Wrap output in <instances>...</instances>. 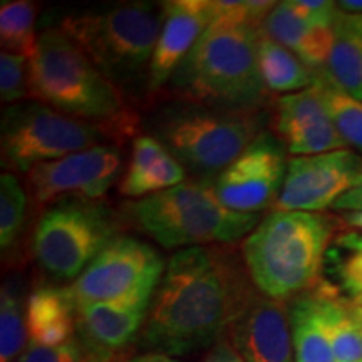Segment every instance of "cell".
Segmentation results:
<instances>
[{"instance_id":"cell-1","label":"cell","mask_w":362,"mask_h":362,"mask_svg":"<svg viewBox=\"0 0 362 362\" xmlns=\"http://www.w3.org/2000/svg\"><path fill=\"white\" fill-rule=\"evenodd\" d=\"M257 293L242 252L232 245L178 250L149 305L139 346L168 356L211 349Z\"/></svg>"},{"instance_id":"cell-2","label":"cell","mask_w":362,"mask_h":362,"mask_svg":"<svg viewBox=\"0 0 362 362\" xmlns=\"http://www.w3.org/2000/svg\"><path fill=\"white\" fill-rule=\"evenodd\" d=\"M275 6L269 0H218V17L171 78L181 103L223 111H265L270 90L260 74L259 39Z\"/></svg>"},{"instance_id":"cell-3","label":"cell","mask_w":362,"mask_h":362,"mask_svg":"<svg viewBox=\"0 0 362 362\" xmlns=\"http://www.w3.org/2000/svg\"><path fill=\"white\" fill-rule=\"evenodd\" d=\"M29 99L98 124L110 141L131 138L141 124L123 90L61 29L42 30L39 35L29 61Z\"/></svg>"},{"instance_id":"cell-4","label":"cell","mask_w":362,"mask_h":362,"mask_svg":"<svg viewBox=\"0 0 362 362\" xmlns=\"http://www.w3.org/2000/svg\"><path fill=\"white\" fill-rule=\"evenodd\" d=\"M339 221L325 214L284 210L262 218L240 248L259 292L287 302L317 287Z\"/></svg>"},{"instance_id":"cell-5","label":"cell","mask_w":362,"mask_h":362,"mask_svg":"<svg viewBox=\"0 0 362 362\" xmlns=\"http://www.w3.org/2000/svg\"><path fill=\"white\" fill-rule=\"evenodd\" d=\"M131 220L165 248L233 245L262 221L260 215L230 210L214 183L188 178L178 187L129 205Z\"/></svg>"},{"instance_id":"cell-6","label":"cell","mask_w":362,"mask_h":362,"mask_svg":"<svg viewBox=\"0 0 362 362\" xmlns=\"http://www.w3.org/2000/svg\"><path fill=\"white\" fill-rule=\"evenodd\" d=\"M163 27V2H123L66 16L59 29L117 88L149 74Z\"/></svg>"},{"instance_id":"cell-7","label":"cell","mask_w":362,"mask_h":362,"mask_svg":"<svg viewBox=\"0 0 362 362\" xmlns=\"http://www.w3.org/2000/svg\"><path fill=\"white\" fill-rule=\"evenodd\" d=\"M267 111H223L181 103L156 115L155 138L193 178L211 181L265 131Z\"/></svg>"},{"instance_id":"cell-8","label":"cell","mask_w":362,"mask_h":362,"mask_svg":"<svg viewBox=\"0 0 362 362\" xmlns=\"http://www.w3.org/2000/svg\"><path fill=\"white\" fill-rule=\"evenodd\" d=\"M119 220L101 202L62 200L39 216L33 255L56 282H74L90 262L119 237Z\"/></svg>"},{"instance_id":"cell-9","label":"cell","mask_w":362,"mask_h":362,"mask_svg":"<svg viewBox=\"0 0 362 362\" xmlns=\"http://www.w3.org/2000/svg\"><path fill=\"white\" fill-rule=\"evenodd\" d=\"M107 134L98 124L67 116L33 99L8 106L2 116V166L27 175L42 163L106 144Z\"/></svg>"},{"instance_id":"cell-10","label":"cell","mask_w":362,"mask_h":362,"mask_svg":"<svg viewBox=\"0 0 362 362\" xmlns=\"http://www.w3.org/2000/svg\"><path fill=\"white\" fill-rule=\"evenodd\" d=\"M165 270L160 252L141 240L119 235L67 285V291L76 307L96 302H151Z\"/></svg>"},{"instance_id":"cell-11","label":"cell","mask_w":362,"mask_h":362,"mask_svg":"<svg viewBox=\"0 0 362 362\" xmlns=\"http://www.w3.org/2000/svg\"><path fill=\"white\" fill-rule=\"evenodd\" d=\"M121 166L123 155L116 144H98L37 165L25 175V187L37 206L62 200L99 202L119 178Z\"/></svg>"},{"instance_id":"cell-12","label":"cell","mask_w":362,"mask_h":362,"mask_svg":"<svg viewBox=\"0 0 362 362\" xmlns=\"http://www.w3.org/2000/svg\"><path fill=\"white\" fill-rule=\"evenodd\" d=\"M284 143L265 129L214 181L216 197L230 210L260 215L275 206L287 176Z\"/></svg>"},{"instance_id":"cell-13","label":"cell","mask_w":362,"mask_h":362,"mask_svg":"<svg viewBox=\"0 0 362 362\" xmlns=\"http://www.w3.org/2000/svg\"><path fill=\"white\" fill-rule=\"evenodd\" d=\"M362 156L346 148L310 156H292L275 210L322 214L359 183Z\"/></svg>"},{"instance_id":"cell-14","label":"cell","mask_w":362,"mask_h":362,"mask_svg":"<svg viewBox=\"0 0 362 362\" xmlns=\"http://www.w3.org/2000/svg\"><path fill=\"white\" fill-rule=\"evenodd\" d=\"M225 339L245 362H296L291 307L262 292L230 325Z\"/></svg>"},{"instance_id":"cell-15","label":"cell","mask_w":362,"mask_h":362,"mask_svg":"<svg viewBox=\"0 0 362 362\" xmlns=\"http://www.w3.org/2000/svg\"><path fill=\"white\" fill-rule=\"evenodd\" d=\"M151 302H96L79 305L76 337L94 362H126L138 342Z\"/></svg>"},{"instance_id":"cell-16","label":"cell","mask_w":362,"mask_h":362,"mask_svg":"<svg viewBox=\"0 0 362 362\" xmlns=\"http://www.w3.org/2000/svg\"><path fill=\"white\" fill-rule=\"evenodd\" d=\"M275 136L292 156H310L346 149L330 119L317 83L282 96L275 104Z\"/></svg>"},{"instance_id":"cell-17","label":"cell","mask_w":362,"mask_h":362,"mask_svg":"<svg viewBox=\"0 0 362 362\" xmlns=\"http://www.w3.org/2000/svg\"><path fill=\"white\" fill-rule=\"evenodd\" d=\"M218 17V0L163 2V27L148 74V89H161Z\"/></svg>"},{"instance_id":"cell-18","label":"cell","mask_w":362,"mask_h":362,"mask_svg":"<svg viewBox=\"0 0 362 362\" xmlns=\"http://www.w3.org/2000/svg\"><path fill=\"white\" fill-rule=\"evenodd\" d=\"M187 178V170L160 139L139 134L133 139L128 170L117 185V192L129 198H146L175 188Z\"/></svg>"},{"instance_id":"cell-19","label":"cell","mask_w":362,"mask_h":362,"mask_svg":"<svg viewBox=\"0 0 362 362\" xmlns=\"http://www.w3.org/2000/svg\"><path fill=\"white\" fill-rule=\"evenodd\" d=\"M334 27L312 24L293 12L288 2H277L264 21L262 33L285 45L305 66L319 74L327 66L332 51Z\"/></svg>"},{"instance_id":"cell-20","label":"cell","mask_w":362,"mask_h":362,"mask_svg":"<svg viewBox=\"0 0 362 362\" xmlns=\"http://www.w3.org/2000/svg\"><path fill=\"white\" fill-rule=\"evenodd\" d=\"M78 307L67 287L40 284L27 296V332L29 342L39 346H61L78 332Z\"/></svg>"},{"instance_id":"cell-21","label":"cell","mask_w":362,"mask_h":362,"mask_svg":"<svg viewBox=\"0 0 362 362\" xmlns=\"http://www.w3.org/2000/svg\"><path fill=\"white\" fill-rule=\"evenodd\" d=\"M320 324L332 344L337 362H362V332L351 312V302L344 300L339 288L325 280L309 291Z\"/></svg>"},{"instance_id":"cell-22","label":"cell","mask_w":362,"mask_h":362,"mask_svg":"<svg viewBox=\"0 0 362 362\" xmlns=\"http://www.w3.org/2000/svg\"><path fill=\"white\" fill-rule=\"evenodd\" d=\"M259 67L265 88L284 96L310 88L317 79V72L264 33L259 39Z\"/></svg>"},{"instance_id":"cell-23","label":"cell","mask_w":362,"mask_h":362,"mask_svg":"<svg viewBox=\"0 0 362 362\" xmlns=\"http://www.w3.org/2000/svg\"><path fill=\"white\" fill-rule=\"evenodd\" d=\"M339 89L362 99V34L352 29L341 12L334 27V45L320 72Z\"/></svg>"},{"instance_id":"cell-24","label":"cell","mask_w":362,"mask_h":362,"mask_svg":"<svg viewBox=\"0 0 362 362\" xmlns=\"http://www.w3.org/2000/svg\"><path fill=\"white\" fill-rule=\"evenodd\" d=\"M24 293L21 274L6 279L0 292V362H19L29 346Z\"/></svg>"},{"instance_id":"cell-25","label":"cell","mask_w":362,"mask_h":362,"mask_svg":"<svg viewBox=\"0 0 362 362\" xmlns=\"http://www.w3.org/2000/svg\"><path fill=\"white\" fill-rule=\"evenodd\" d=\"M291 320L296 362H337L309 292L293 298Z\"/></svg>"},{"instance_id":"cell-26","label":"cell","mask_w":362,"mask_h":362,"mask_svg":"<svg viewBox=\"0 0 362 362\" xmlns=\"http://www.w3.org/2000/svg\"><path fill=\"white\" fill-rule=\"evenodd\" d=\"M37 11L39 4L29 0H4L0 4V42L4 52L30 61L39 40L35 34Z\"/></svg>"},{"instance_id":"cell-27","label":"cell","mask_w":362,"mask_h":362,"mask_svg":"<svg viewBox=\"0 0 362 362\" xmlns=\"http://www.w3.org/2000/svg\"><path fill=\"white\" fill-rule=\"evenodd\" d=\"M315 83L322 94L325 110L344 143L349 149L354 148L362 153V99L352 98L346 90L339 89L320 72Z\"/></svg>"},{"instance_id":"cell-28","label":"cell","mask_w":362,"mask_h":362,"mask_svg":"<svg viewBox=\"0 0 362 362\" xmlns=\"http://www.w3.org/2000/svg\"><path fill=\"white\" fill-rule=\"evenodd\" d=\"M27 194L13 173L0 176V247L12 250L25 223Z\"/></svg>"},{"instance_id":"cell-29","label":"cell","mask_w":362,"mask_h":362,"mask_svg":"<svg viewBox=\"0 0 362 362\" xmlns=\"http://www.w3.org/2000/svg\"><path fill=\"white\" fill-rule=\"evenodd\" d=\"M336 277L349 302L362 307V232L351 230L336 238Z\"/></svg>"},{"instance_id":"cell-30","label":"cell","mask_w":362,"mask_h":362,"mask_svg":"<svg viewBox=\"0 0 362 362\" xmlns=\"http://www.w3.org/2000/svg\"><path fill=\"white\" fill-rule=\"evenodd\" d=\"M0 98L12 106L29 99V59L4 51L0 54Z\"/></svg>"},{"instance_id":"cell-31","label":"cell","mask_w":362,"mask_h":362,"mask_svg":"<svg viewBox=\"0 0 362 362\" xmlns=\"http://www.w3.org/2000/svg\"><path fill=\"white\" fill-rule=\"evenodd\" d=\"M19 362H94L81 346L78 337L61 346H39L29 342Z\"/></svg>"},{"instance_id":"cell-32","label":"cell","mask_w":362,"mask_h":362,"mask_svg":"<svg viewBox=\"0 0 362 362\" xmlns=\"http://www.w3.org/2000/svg\"><path fill=\"white\" fill-rule=\"evenodd\" d=\"M205 362H245V361H243L242 356L233 349L232 344L223 337L221 341H218L214 347H211Z\"/></svg>"},{"instance_id":"cell-33","label":"cell","mask_w":362,"mask_h":362,"mask_svg":"<svg viewBox=\"0 0 362 362\" xmlns=\"http://www.w3.org/2000/svg\"><path fill=\"white\" fill-rule=\"evenodd\" d=\"M336 211H342V214H352V211H362V175L359 183L351 189L349 193H346L336 203L334 206Z\"/></svg>"},{"instance_id":"cell-34","label":"cell","mask_w":362,"mask_h":362,"mask_svg":"<svg viewBox=\"0 0 362 362\" xmlns=\"http://www.w3.org/2000/svg\"><path fill=\"white\" fill-rule=\"evenodd\" d=\"M126 362H181L175 357L168 354H161V352H146V354L141 356H133L129 361Z\"/></svg>"},{"instance_id":"cell-35","label":"cell","mask_w":362,"mask_h":362,"mask_svg":"<svg viewBox=\"0 0 362 362\" xmlns=\"http://www.w3.org/2000/svg\"><path fill=\"white\" fill-rule=\"evenodd\" d=\"M337 8L346 16H362V0H342L337 2Z\"/></svg>"},{"instance_id":"cell-36","label":"cell","mask_w":362,"mask_h":362,"mask_svg":"<svg viewBox=\"0 0 362 362\" xmlns=\"http://www.w3.org/2000/svg\"><path fill=\"white\" fill-rule=\"evenodd\" d=\"M341 221H342V225L347 226V228L356 230V232H362V211H352V214H344Z\"/></svg>"},{"instance_id":"cell-37","label":"cell","mask_w":362,"mask_h":362,"mask_svg":"<svg viewBox=\"0 0 362 362\" xmlns=\"http://www.w3.org/2000/svg\"><path fill=\"white\" fill-rule=\"evenodd\" d=\"M344 19H346V22L352 27V29L362 34V16H346V13H344Z\"/></svg>"},{"instance_id":"cell-38","label":"cell","mask_w":362,"mask_h":362,"mask_svg":"<svg viewBox=\"0 0 362 362\" xmlns=\"http://www.w3.org/2000/svg\"><path fill=\"white\" fill-rule=\"evenodd\" d=\"M351 312H352V317H354L356 324L359 325V329H361V332H362V307L354 305L351 302Z\"/></svg>"}]
</instances>
